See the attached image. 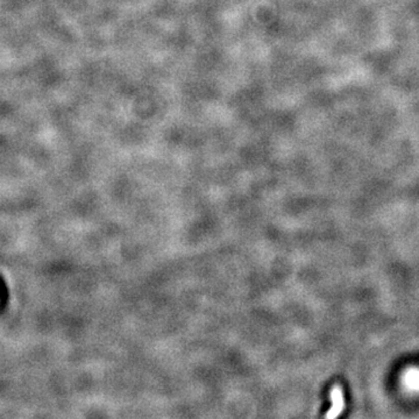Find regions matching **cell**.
<instances>
[{"instance_id":"cell-1","label":"cell","mask_w":419,"mask_h":419,"mask_svg":"<svg viewBox=\"0 0 419 419\" xmlns=\"http://www.w3.org/2000/svg\"><path fill=\"white\" fill-rule=\"evenodd\" d=\"M330 398L331 402H332V406L329 410V412L325 414V418L327 419H332L337 418L342 413V411L345 409V397H344V391L340 385L335 384L332 386L330 393Z\"/></svg>"}]
</instances>
